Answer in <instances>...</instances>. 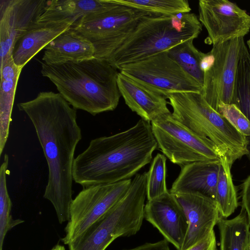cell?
Listing matches in <instances>:
<instances>
[{
    "instance_id": "28",
    "label": "cell",
    "mask_w": 250,
    "mask_h": 250,
    "mask_svg": "<svg viewBox=\"0 0 250 250\" xmlns=\"http://www.w3.org/2000/svg\"><path fill=\"white\" fill-rule=\"evenodd\" d=\"M166 157L158 153L146 172V198L150 200L169 191L167 187Z\"/></svg>"
},
{
    "instance_id": "29",
    "label": "cell",
    "mask_w": 250,
    "mask_h": 250,
    "mask_svg": "<svg viewBox=\"0 0 250 250\" xmlns=\"http://www.w3.org/2000/svg\"><path fill=\"white\" fill-rule=\"evenodd\" d=\"M218 112L246 137L250 136V122L235 104L220 102Z\"/></svg>"
},
{
    "instance_id": "13",
    "label": "cell",
    "mask_w": 250,
    "mask_h": 250,
    "mask_svg": "<svg viewBox=\"0 0 250 250\" xmlns=\"http://www.w3.org/2000/svg\"><path fill=\"white\" fill-rule=\"evenodd\" d=\"M46 0H0V63L12 57L15 43L37 22Z\"/></svg>"
},
{
    "instance_id": "18",
    "label": "cell",
    "mask_w": 250,
    "mask_h": 250,
    "mask_svg": "<svg viewBox=\"0 0 250 250\" xmlns=\"http://www.w3.org/2000/svg\"><path fill=\"white\" fill-rule=\"evenodd\" d=\"M44 49L42 60L47 64L77 62L95 57L93 44L72 27L53 39Z\"/></svg>"
},
{
    "instance_id": "3",
    "label": "cell",
    "mask_w": 250,
    "mask_h": 250,
    "mask_svg": "<svg viewBox=\"0 0 250 250\" xmlns=\"http://www.w3.org/2000/svg\"><path fill=\"white\" fill-rule=\"evenodd\" d=\"M41 63V72L75 109L93 116L114 110L120 97L118 69L96 58L59 64Z\"/></svg>"
},
{
    "instance_id": "12",
    "label": "cell",
    "mask_w": 250,
    "mask_h": 250,
    "mask_svg": "<svg viewBox=\"0 0 250 250\" xmlns=\"http://www.w3.org/2000/svg\"><path fill=\"white\" fill-rule=\"evenodd\" d=\"M199 20L206 29L205 43L215 45L244 38L250 31V15L228 0H200Z\"/></svg>"
},
{
    "instance_id": "33",
    "label": "cell",
    "mask_w": 250,
    "mask_h": 250,
    "mask_svg": "<svg viewBox=\"0 0 250 250\" xmlns=\"http://www.w3.org/2000/svg\"><path fill=\"white\" fill-rule=\"evenodd\" d=\"M246 139L247 141V149L248 152L247 156L250 161V136H246Z\"/></svg>"
},
{
    "instance_id": "5",
    "label": "cell",
    "mask_w": 250,
    "mask_h": 250,
    "mask_svg": "<svg viewBox=\"0 0 250 250\" xmlns=\"http://www.w3.org/2000/svg\"><path fill=\"white\" fill-rule=\"evenodd\" d=\"M173 117L197 136L209 139L220 159L231 166L248 152L246 137L236 129L197 92L174 93L167 97Z\"/></svg>"
},
{
    "instance_id": "24",
    "label": "cell",
    "mask_w": 250,
    "mask_h": 250,
    "mask_svg": "<svg viewBox=\"0 0 250 250\" xmlns=\"http://www.w3.org/2000/svg\"><path fill=\"white\" fill-rule=\"evenodd\" d=\"M194 40L184 41L167 51L172 59L203 87L204 73L200 64L205 53L195 47Z\"/></svg>"
},
{
    "instance_id": "8",
    "label": "cell",
    "mask_w": 250,
    "mask_h": 250,
    "mask_svg": "<svg viewBox=\"0 0 250 250\" xmlns=\"http://www.w3.org/2000/svg\"><path fill=\"white\" fill-rule=\"evenodd\" d=\"M244 43V38H240L212 45L201 61L204 73L202 94L217 112L220 102L233 104L237 66Z\"/></svg>"
},
{
    "instance_id": "1",
    "label": "cell",
    "mask_w": 250,
    "mask_h": 250,
    "mask_svg": "<svg viewBox=\"0 0 250 250\" xmlns=\"http://www.w3.org/2000/svg\"><path fill=\"white\" fill-rule=\"evenodd\" d=\"M17 106L31 121L46 160L48 179L43 197L52 204L59 223L68 222L73 200L74 154L82 138L77 109L52 91L40 92Z\"/></svg>"
},
{
    "instance_id": "4",
    "label": "cell",
    "mask_w": 250,
    "mask_h": 250,
    "mask_svg": "<svg viewBox=\"0 0 250 250\" xmlns=\"http://www.w3.org/2000/svg\"><path fill=\"white\" fill-rule=\"evenodd\" d=\"M202 25L194 13L149 14L143 17L128 38L105 60L119 70L123 65L167 51L196 39Z\"/></svg>"
},
{
    "instance_id": "25",
    "label": "cell",
    "mask_w": 250,
    "mask_h": 250,
    "mask_svg": "<svg viewBox=\"0 0 250 250\" xmlns=\"http://www.w3.org/2000/svg\"><path fill=\"white\" fill-rule=\"evenodd\" d=\"M233 104L250 122V54L245 42L243 45L237 66Z\"/></svg>"
},
{
    "instance_id": "31",
    "label": "cell",
    "mask_w": 250,
    "mask_h": 250,
    "mask_svg": "<svg viewBox=\"0 0 250 250\" xmlns=\"http://www.w3.org/2000/svg\"><path fill=\"white\" fill-rule=\"evenodd\" d=\"M241 206L250 223V175L245 180L242 185Z\"/></svg>"
},
{
    "instance_id": "19",
    "label": "cell",
    "mask_w": 250,
    "mask_h": 250,
    "mask_svg": "<svg viewBox=\"0 0 250 250\" xmlns=\"http://www.w3.org/2000/svg\"><path fill=\"white\" fill-rule=\"evenodd\" d=\"M74 26L71 22H37L17 41L12 53L15 63L21 68L60 34Z\"/></svg>"
},
{
    "instance_id": "2",
    "label": "cell",
    "mask_w": 250,
    "mask_h": 250,
    "mask_svg": "<svg viewBox=\"0 0 250 250\" xmlns=\"http://www.w3.org/2000/svg\"><path fill=\"white\" fill-rule=\"evenodd\" d=\"M157 147L151 123L141 119L127 130L91 140L75 158L73 181L85 188L131 179Z\"/></svg>"
},
{
    "instance_id": "38",
    "label": "cell",
    "mask_w": 250,
    "mask_h": 250,
    "mask_svg": "<svg viewBox=\"0 0 250 250\" xmlns=\"http://www.w3.org/2000/svg\"></svg>"
},
{
    "instance_id": "9",
    "label": "cell",
    "mask_w": 250,
    "mask_h": 250,
    "mask_svg": "<svg viewBox=\"0 0 250 250\" xmlns=\"http://www.w3.org/2000/svg\"><path fill=\"white\" fill-rule=\"evenodd\" d=\"M158 147L172 163L181 167L194 162L220 159L216 146L208 139L193 133L172 116L151 122Z\"/></svg>"
},
{
    "instance_id": "22",
    "label": "cell",
    "mask_w": 250,
    "mask_h": 250,
    "mask_svg": "<svg viewBox=\"0 0 250 250\" xmlns=\"http://www.w3.org/2000/svg\"><path fill=\"white\" fill-rule=\"evenodd\" d=\"M220 250H246L250 243V223L246 212L231 219L221 217L217 223Z\"/></svg>"
},
{
    "instance_id": "10",
    "label": "cell",
    "mask_w": 250,
    "mask_h": 250,
    "mask_svg": "<svg viewBox=\"0 0 250 250\" xmlns=\"http://www.w3.org/2000/svg\"><path fill=\"white\" fill-rule=\"evenodd\" d=\"M131 182L128 179L83 188L71 203L62 242L68 245L100 219L124 196Z\"/></svg>"
},
{
    "instance_id": "6",
    "label": "cell",
    "mask_w": 250,
    "mask_h": 250,
    "mask_svg": "<svg viewBox=\"0 0 250 250\" xmlns=\"http://www.w3.org/2000/svg\"><path fill=\"white\" fill-rule=\"evenodd\" d=\"M146 198V172L137 173L124 196L82 235L68 245V250H105L120 237L140 229Z\"/></svg>"
},
{
    "instance_id": "26",
    "label": "cell",
    "mask_w": 250,
    "mask_h": 250,
    "mask_svg": "<svg viewBox=\"0 0 250 250\" xmlns=\"http://www.w3.org/2000/svg\"><path fill=\"white\" fill-rule=\"evenodd\" d=\"M9 157L5 154L0 168V250H2L7 233L14 227L24 222L20 219L14 220L11 215L12 203L6 184Z\"/></svg>"
},
{
    "instance_id": "34",
    "label": "cell",
    "mask_w": 250,
    "mask_h": 250,
    "mask_svg": "<svg viewBox=\"0 0 250 250\" xmlns=\"http://www.w3.org/2000/svg\"><path fill=\"white\" fill-rule=\"evenodd\" d=\"M51 250H65V248L61 245H57Z\"/></svg>"
},
{
    "instance_id": "21",
    "label": "cell",
    "mask_w": 250,
    "mask_h": 250,
    "mask_svg": "<svg viewBox=\"0 0 250 250\" xmlns=\"http://www.w3.org/2000/svg\"><path fill=\"white\" fill-rule=\"evenodd\" d=\"M104 0H47L37 22L73 23L74 25L84 15L102 7Z\"/></svg>"
},
{
    "instance_id": "14",
    "label": "cell",
    "mask_w": 250,
    "mask_h": 250,
    "mask_svg": "<svg viewBox=\"0 0 250 250\" xmlns=\"http://www.w3.org/2000/svg\"><path fill=\"white\" fill-rule=\"evenodd\" d=\"M144 217L177 250H182L188 232V221L175 195L169 191L147 200L144 207Z\"/></svg>"
},
{
    "instance_id": "37",
    "label": "cell",
    "mask_w": 250,
    "mask_h": 250,
    "mask_svg": "<svg viewBox=\"0 0 250 250\" xmlns=\"http://www.w3.org/2000/svg\"></svg>"
},
{
    "instance_id": "23",
    "label": "cell",
    "mask_w": 250,
    "mask_h": 250,
    "mask_svg": "<svg viewBox=\"0 0 250 250\" xmlns=\"http://www.w3.org/2000/svg\"><path fill=\"white\" fill-rule=\"evenodd\" d=\"M216 189L215 201L221 217L227 218L238 206L237 192L231 173V166L226 158H221Z\"/></svg>"
},
{
    "instance_id": "17",
    "label": "cell",
    "mask_w": 250,
    "mask_h": 250,
    "mask_svg": "<svg viewBox=\"0 0 250 250\" xmlns=\"http://www.w3.org/2000/svg\"><path fill=\"white\" fill-rule=\"evenodd\" d=\"M220 163V159L196 162L181 167L169 192L174 195L198 193L215 201Z\"/></svg>"
},
{
    "instance_id": "36",
    "label": "cell",
    "mask_w": 250,
    "mask_h": 250,
    "mask_svg": "<svg viewBox=\"0 0 250 250\" xmlns=\"http://www.w3.org/2000/svg\"><path fill=\"white\" fill-rule=\"evenodd\" d=\"M246 250H250V242L249 245L247 246Z\"/></svg>"
},
{
    "instance_id": "35",
    "label": "cell",
    "mask_w": 250,
    "mask_h": 250,
    "mask_svg": "<svg viewBox=\"0 0 250 250\" xmlns=\"http://www.w3.org/2000/svg\"><path fill=\"white\" fill-rule=\"evenodd\" d=\"M246 44L248 47L249 52L250 54V39L247 41Z\"/></svg>"
},
{
    "instance_id": "11",
    "label": "cell",
    "mask_w": 250,
    "mask_h": 250,
    "mask_svg": "<svg viewBox=\"0 0 250 250\" xmlns=\"http://www.w3.org/2000/svg\"><path fill=\"white\" fill-rule=\"evenodd\" d=\"M119 70L167 99L174 93L203 91L199 83L172 59L167 51L125 64Z\"/></svg>"
},
{
    "instance_id": "16",
    "label": "cell",
    "mask_w": 250,
    "mask_h": 250,
    "mask_svg": "<svg viewBox=\"0 0 250 250\" xmlns=\"http://www.w3.org/2000/svg\"><path fill=\"white\" fill-rule=\"evenodd\" d=\"M120 92L125 104L141 119L151 122L171 113L164 96L157 93L121 72L118 75Z\"/></svg>"
},
{
    "instance_id": "7",
    "label": "cell",
    "mask_w": 250,
    "mask_h": 250,
    "mask_svg": "<svg viewBox=\"0 0 250 250\" xmlns=\"http://www.w3.org/2000/svg\"><path fill=\"white\" fill-rule=\"evenodd\" d=\"M104 1L102 7L83 16L72 28L93 44L95 58L106 60L128 38L140 19L150 13L116 0Z\"/></svg>"
},
{
    "instance_id": "32",
    "label": "cell",
    "mask_w": 250,
    "mask_h": 250,
    "mask_svg": "<svg viewBox=\"0 0 250 250\" xmlns=\"http://www.w3.org/2000/svg\"><path fill=\"white\" fill-rule=\"evenodd\" d=\"M123 250H170L168 242L164 239L154 243H146L135 248Z\"/></svg>"
},
{
    "instance_id": "30",
    "label": "cell",
    "mask_w": 250,
    "mask_h": 250,
    "mask_svg": "<svg viewBox=\"0 0 250 250\" xmlns=\"http://www.w3.org/2000/svg\"><path fill=\"white\" fill-rule=\"evenodd\" d=\"M185 250H217L214 230Z\"/></svg>"
},
{
    "instance_id": "27",
    "label": "cell",
    "mask_w": 250,
    "mask_h": 250,
    "mask_svg": "<svg viewBox=\"0 0 250 250\" xmlns=\"http://www.w3.org/2000/svg\"><path fill=\"white\" fill-rule=\"evenodd\" d=\"M146 12L161 15H175L191 11L187 0H116Z\"/></svg>"
},
{
    "instance_id": "15",
    "label": "cell",
    "mask_w": 250,
    "mask_h": 250,
    "mask_svg": "<svg viewBox=\"0 0 250 250\" xmlns=\"http://www.w3.org/2000/svg\"><path fill=\"white\" fill-rule=\"evenodd\" d=\"M188 221L187 236L181 250H185L214 230L221 218L216 202L198 193L175 195Z\"/></svg>"
},
{
    "instance_id": "20",
    "label": "cell",
    "mask_w": 250,
    "mask_h": 250,
    "mask_svg": "<svg viewBox=\"0 0 250 250\" xmlns=\"http://www.w3.org/2000/svg\"><path fill=\"white\" fill-rule=\"evenodd\" d=\"M12 56L0 63V155L7 142L18 81L22 70Z\"/></svg>"
}]
</instances>
